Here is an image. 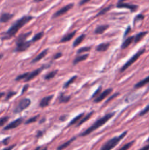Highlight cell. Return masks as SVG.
I'll return each instance as SVG.
<instances>
[{
  "mask_svg": "<svg viewBox=\"0 0 149 150\" xmlns=\"http://www.w3.org/2000/svg\"><path fill=\"white\" fill-rule=\"evenodd\" d=\"M139 150H149V144H148V145H146V146H145V147H142V148L140 149H139Z\"/></svg>",
  "mask_w": 149,
  "mask_h": 150,
  "instance_id": "43",
  "label": "cell"
},
{
  "mask_svg": "<svg viewBox=\"0 0 149 150\" xmlns=\"http://www.w3.org/2000/svg\"><path fill=\"white\" fill-rule=\"evenodd\" d=\"M147 34H148V32H140L139 34H138L136 36H135L134 42H135V43L140 42V41H141L142 39H143V37H144Z\"/></svg>",
  "mask_w": 149,
  "mask_h": 150,
  "instance_id": "24",
  "label": "cell"
},
{
  "mask_svg": "<svg viewBox=\"0 0 149 150\" xmlns=\"http://www.w3.org/2000/svg\"><path fill=\"white\" fill-rule=\"evenodd\" d=\"M57 73H58L57 70H53V71H51V72H50V73H48V74L45 76V80L51 79V78H54L55 76H56V75L57 74Z\"/></svg>",
  "mask_w": 149,
  "mask_h": 150,
  "instance_id": "27",
  "label": "cell"
},
{
  "mask_svg": "<svg viewBox=\"0 0 149 150\" xmlns=\"http://www.w3.org/2000/svg\"><path fill=\"white\" fill-rule=\"evenodd\" d=\"M149 83V76H148L147 78H144V79H143L142 81H140V82H138V84H135V88H137V89H138V88H141L143 87V86H144L146 84H148Z\"/></svg>",
  "mask_w": 149,
  "mask_h": 150,
  "instance_id": "21",
  "label": "cell"
},
{
  "mask_svg": "<svg viewBox=\"0 0 149 150\" xmlns=\"http://www.w3.org/2000/svg\"><path fill=\"white\" fill-rule=\"evenodd\" d=\"M118 8H127L129 9L131 12H135L138 8V6L135 5H131V4L124 3V2H118L116 5Z\"/></svg>",
  "mask_w": 149,
  "mask_h": 150,
  "instance_id": "8",
  "label": "cell"
},
{
  "mask_svg": "<svg viewBox=\"0 0 149 150\" xmlns=\"http://www.w3.org/2000/svg\"><path fill=\"white\" fill-rule=\"evenodd\" d=\"M53 95H50V96H46V97H43V98L41 100L40 103V106L41 108H45L47 107L50 104V102L51 101L52 98H53Z\"/></svg>",
  "mask_w": 149,
  "mask_h": 150,
  "instance_id": "12",
  "label": "cell"
},
{
  "mask_svg": "<svg viewBox=\"0 0 149 150\" xmlns=\"http://www.w3.org/2000/svg\"><path fill=\"white\" fill-rule=\"evenodd\" d=\"M67 118V115H64V116H61V117H60V120H61V121H64V120H66Z\"/></svg>",
  "mask_w": 149,
  "mask_h": 150,
  "instance_id": "44",
  "label": "cell"
},
{
  "mask_svg": "<svg viewBox=\"0 0 149 150\" xmlns=\"http://www.w3.org/2000/svg\"><path fill=\"white\" fill-rule=\"evenodd\" d=\"M70 96H66L64 95V94L61 93L59 97V101L60 103H67L70 100Z\"/></svg>",
  "mask_w": 149,
  "mask_h": 150,
  "instance_id": "23",
  "label": "cell"
},
{
  "mask_svg": "<svg viewBox=\"0 0 149 150\" xmlns=\"http://www.w3.org/2000/svg\"><path fill=\"white\" fill-rule=\"evenodd\" d=\"M48 49H45V50H44L43 51L41 52L40 54L37 55V57H36L34 59L32 60V63H36L37 62V61H40L41 59H43L47 54H48Z\"/></svg>",
  "mask_w": 149,
  "mask_h": 150,
  "instance_id": "13",
  "label": "cell"
},
{
  "mask_svg": "<svg viewBox=\"0 0 149 150\" xmlns=\"http://www.w3.org/2000/svg\"><path fill=\"white\" fill-rule=\"evenodd\" d=\"M35 150H47V148H46V147H45V149H42V147H37V148L35 149Z\"/></svg>",
  "mask_w": 149,
  "mask_h": 150,
  "instance_id": "47",
  "label": "cell"
},
{
  "mask_svg": "<svg viewBox=\"0 0 149 150\" xmlns=\"http://www.w3.org/2000/svg\"><path fill=\"white\" fill-rule=\"evenodd\" d=\"M9 140H10V138H7V139H6L5 141H4L3 143L5 144H8V141H9Z\"/></svg>",
  "mask_w": 149,
  "mask_h": 150,
  "instance_id": "46",
  "label": "cell"
},
{
  "mask_svg": "<svg viewBox=\"0 0 149 150\" xmlns=\"http://www.w3.org/2000/svg\"><path fill=\"white\" fill-rule=\"evenodd\" d=\"M145 51H146L145 49H141V50H140L139 51L137 52V53L134 55L133 57H131V58L129 59V60H128V61H127V62L123 65V66L121 68V70H120L121 72V73L122 72H124V71H125L127 68H129V67L131 66L132 64H133V63H135V61H136L137 60L140 58V57L143 53H144Z\"/></svg>",
  "mask_w": 149,
  "mask_h": 150,
  "instance_id": "5",
  "label": "cell"
},
{
  "mask_svg": "<svg viewBox=\"0 0 149 150\" xmlns=\"http://www.w3.org/2000/svg\"><path fill=\"white\" fill-rule=\"evenodd\" d=\"M76 31L65 34V35H64V37L61 38V43H66V42H68V41H71V40H72V39L74 37V36L76 35Z\"/></svg>",
  "mask_w": 149,
  "mask_h": 150,
  "instance_id": "14",
  "label": "cell"
},
{
  "mask_svg": "<svg viewBox=\"0 0 149 150\" xmlns=\"http://www.w3.org/2000/svg\"><path fill=\"white\" fill-rule=\"evenodd\" d=\"M109 26L108 25H101L99 26L94 31V33L96 34H101L104 33L107 29H108Z\"/></svg>",
  "mask_w": 149,
  "mask_h": 150,
  "instance_id": "16",
  "label": "cell"
},
{
  "mask_svg": "<svg viewBox=\"0 0 149 150\" xmlns=\"http://www.w3.org/2000/svg\"><path fill=\"white\" fill-rule=\"evenodd\" d=\"M127 134V131H125V132H123V133H122L121 135H120L119 136L114 137L113 138V139H110L109 141H107L106 142L105 144H104L102 146V147L99 150H112L115 146L119 144L122 139H123V138L125 137Z\"/></svg>",
  "mask_w": 149,
  "mask_h": 150,
  "instance_id": "4",
  "label": "cell"
},
{
  "mask_svg": "<svg viewBox=\"0 0 149 150\" xmlns=\"http://www.w3.org/2000/svg\"><path fill=\"white\" fill-rule=\"evenodd\" d=\"M2 55L0 54V59H2Z\"/></svg>",
  "mask_w": 149,
  "mask_h": 150,
  "instance_id": "51",
  "label": "cell"
},
{
  "mask_svg": "<svg viewBox=\"0 0 149 150\" xmlns=\"http://www.w3.org/2000/svg\"><path fill=\"white\" fill-rule=\"evenodd\" d=\"M114 114H115V112L107 114L105 115L104 116H102V117H101L100 119L97 120L91 127H89L88 129L86 130L84 132H82V133L80 134V136H88V135H89L90 133H92V132L96 130V129H98V128H99L102 125H104L110 119H111V118L114 116Z\"/></svg>",
  "mask_w": 149,
  "mask_h": 150,
  "instance_id": "2",
  "label": "cell"
},
{
  "mask_svg": "<svg viewBox=\"0 0 149 150\" xmlns=\"http://www.w3.org/2000/svg\"><path fill=\"white\" fill-rule=\"evenodd\" d=\"M113 89H107L106 90H105L104 92H102V93H100L97 97H96V98L94 99V103H99V102L102 101L105 98L107 97V96L109 95L112 92Z\"/></svg>",
  "mask_w": 149,
  "mask_h": 150,
  "instance_id": "9",
  "label": "cell"
},
{
  "mask_svg": "<svg viewBox=\"0 0 149 150\" xmlns=\"http://www.w3.org/2000/svg\"><path fill=\"white\" fill-rule=\"evenodd\" d=\"M32 32L24 33V34H21V35L18 36V37L16 40V51L18 52H22L25 51L27 50L30 47L31 41H26V40L30 36Z\"/></svg>",
  "mask_w": 149,
  "mask_h": 150,
  "instance_id": "3",
  "label": "cell"
},
{
  "mask_svg": "<svg viewBox=\"0 0 149 150\" xmlns=\"http://www.w3.org/2000/svg\"><path fill=\"white\" fill-rule=\"evenodd\" d=\"M23 120H23V118H19V119H18V120H15V121H13V122H11V123H10L9 124H7V125L5 128H4V130H8L14 129V128L18 127V126H19L20 124L23 122Z\"/></svg>",
  "mask_w": 149,
  "mask_h": 150,
  "instance_id": "11",
  "label": "cell"
},
{
  "mask_svg": "<svg viewBox=\"0 0 149 150\" xmlns=\"http://www.w3.org/2000/svg\"><path fill=\"white\" fill-rule=\"evenodd\" d=\"M15 147H16V144H13V145L10 146V147H7V148H5L4 149H2V150H12Z\"/></svg>",
  "mask_w": 149,
  "mask_h": 150,
  "instance_id": "42",
  "label": "cell"
},
{
  "mask_svg": "<svg viewBox=\"0 0 149 150\" xmlns=\"http://www.w3.org/2000/svg\"><path fill=\"white\" fill-rule=\"evenodd\" d=\"M90 50H91V47H82V48H80V49H79L78 50L77 53H78V54H80V53L89 51Z\"/></svg>",
  "mask_w": 149,
  "mask_h": 150,
  "instance_id": "31",
  "label": "cell"
},
{
  "mask_svg": "<svg viewBox=\"0 0 149 150\" xmlns=\"http://www.w3.org/2000/svg\"><path fill=\"white\" fill-rule=\"evenodd\" d=\"M43 32H40V33H37V34H36L35 36H34L33 38H32V40L31 41V42L32 43H34V42H37V41H40V39L42 38V37H43Z\"/></svg>",
  "mask_w": 149,
  "mask_h": 150,
  "instance_id": "29",
  "label": "cell"
},
{
  "mask_svg": "<svg viewBox=\"0 0 149 150\" xmlns=\"http://www.w3.org/2000/svg\"><path fill=\"white\" fill-rule=\"evenodd\" d=\"M61 56H62V53H57L56 55H55L54 57H53V59H56L60 58V57H61Z\"/></svg>",
  "mask_w": 149,
  "mask_h": 150,
  "instance_id": "39",
  "label": "cell"
},
{
  "mask_svg": "<svg viewBox=\"0 0 149 150\" xmlns=\"http://www.w3.org/2000/svg\"><path fill=\"white\" fill-rule=\"evenodd\" d=\"M134 39H135V37H134V36H131V37H128L127 39H126L125 41H123V43H122L121 49H127V47H128L129 45L131 43L133 42Z\"/></svg>",
  "mask_w": 149,
  "mask_h": 150,
  "instance_id": "17",
  "label": "cell"
},
{
  "mask_svg": "<svg viewBox=\"0 0 149 150\" xmlns=\"http://www.w3.org/2000/svg\"><path fill=\"white\" fill-rule=\"evenodd\" d=\"M13 17V14H10V13H3L2 14L1 17H0V22L2 23H6L7 21H10Z\"/></svg>",
  "mask_w": 149,
  "mask_h": 150,
  "instance_id": "15",
  "label": "cell"
},
{
  "mask_svg": "<svg viewBox=\"0 0 149 150\" xmlns=\"http://www.w3.org/2000/svg\"><path fill=\"white\" fill-rule=\"evenodd\" d=\"M134 143H135V141H131V142H129V143H127V144H124V145L123 146V147H121L120 149H119L118 150H129L130 148H131V147L134 144Z\"/></svg>",
  "mask_w": 149,
  "mask_h": 150,
  "instance_id": "28",
  "label": "cell"
},
{
  "mask_svg": "<svg viewBox=\"0 0 149 150\" xmlns=\"http://www.w3.org/2000/svg\"><path fill=\"white\" fill-rule=\"evenodd\" d=\"M29 75V73H24L22 75H19L18 77L16 78V81H21V80H25L26 77L28 76Z\"/></svg>",
  "mask_w": 149,
  "mask_h": 150,
  "instance_id": "34",
  "label": "cell"
},
{
  "mask_svg": "<svg viewBox=\"0 0 149 150\" xmlns=\"http://www.w3.org/2000/svg\"><path fill=\"white\" fill-rule=\"evenodd\" d=\"M130 30H131V29H130V27H129L128 29H127V30L126 31L125 34H124V37H126V36H127V34H129V32H130Z\"/></svg>",
  "mask_w": 149,
  "mask_h": 150,
  "instance_id": "45",
  "label": "cell"
},
{
  "mask_svg": "<svg viewBox=\"0 0 149 150\" xmlns=\"http://www.w3.org/2000/svg\"><path fill=\"white\" fill-rule=\"evenodd\" d=\"M94 114V112H90V113L88 114H87L86 116H83L81 120H80V121H79L78 122L77 127H78V126H80V125H81V124H84V123L85 122H86L87 120H89L90 118H91V116H92V114Z\"/></svg>",
  "mask_w": 149,
  "mask_h": 150,
  "instance_id": "22",
  "label": "cell"
},
{
  "mask_svg": "<svg viewBox=\"0 0 149 150\" xmlns=\"http://www.w3.org/2000/svg\"><path fill=\"white\" fill-rule=\"evenodd\" d=\"M147 141L149 142V138H148V140H147Z\"/></svg>",
  "mask_w": 149,
  "mask_h": 150,
  "instance_id": "52",
  "label": "cell"
},
{
  "mask_svg": "<svg viewBox=\"0 0 149 150\" xmlns=\"http://www.w3.org/2000/svg\"><path fill=\"white\" fill-rule=\"evenodd\" d=\"M88 57V54H84V55H81V56H78V57H76L73 61V65H77L78 63H80V61H83L84 60L86 59Z\"/></svg>",
  "mask_w": 149,
  "mask_h": 150,
  "instance_id": "20",
  "label": "cell"
},
{
  "mask_svg": "<svg viewBox=\"0 0 149 150\" xmlns=\"http://www.w3.org/2000/svg\"><path fill=\"white\" fill-rule=\"evenodd\" d=\"M39 116H40V115H37V116H34V117H32L30 118L29 120H28L27 121L25 122V124H31V123H33V122H37V120H38Z\"/></svg>",
  "mask_w": 149,
  "mask_h": 150,
  "instance_id": "33",
  "label": "cell"
},
{
  "mask_svg": "<svg viewBox=\"0 0 149 150\" xmlns=\"http://www.w3.org/2000/svg\"><path fill=\"white\" fill-rule=\"evenodd\" d=\"M32 19H33V17L31 16H25L22 17V18H21L20 19H18V21H16V22L10 26L9 30L5 33V36L2 37V39H3V40H7V39H10L11 38V37H14L16 34V33L18 32L21 28H22L23 26H25L27 23H29V21Z\"/></svg>",
  "mask_w": 149,
  "mask_h": 150,
  "instance_id": "1",
  "label": "cell"
},
{
  "mask_svg": "<svg viewBox=\"0 0 149 150\" xmlns=\"http://www.w3.org/2000/svg\"><path fill=\"white\" fill-rule=\"evenodd\" d=\"M8 120H9V117H8V116H5V117L1 118V119H0V127H2L5 123H7Z\"/></svg>",
  "mask_w": 149,
  "mask_h": 150,
  "instance_id": "36",
  "label": "cell"
},
{
  "mask_svg": "<svg viewBox=\"0 0 149 150\" xmlns=\"http://www.w3.org/2000/svg\"><path fill=\"white\" fill-rule=\"evenodd\" d=\"M28 87H29V86H28V85L25 86H24V89H23V91H22V93H24V92L26 90V89H28Z\"/></svg>",
  "mask_w": 149,
  "mask_h": 150,
  "instance_id": "48",
  "label": "cell"
},
{
  "mask_svg": "<svg viewBox=\"0 0 149 150\" xmlns=\"http://www.w3.org/2000/svg\"><path fill=\"white\" fill-rule=\"evenodd\" d=\"M34 1L35 2H42V1H43V0H34Z\"/></svg>",
  "mask_w": 149,
  "mask_h": 150,
  "instance_id": "50",
  "label": "cell"
},
{
  "mask_svg": "<svg viewBox=\"0 0 149 150\" xmlns=\"http://www.w3.org/2000/svg\"><path fill=\"white\" fill-rule=\"evenodd\" d=\"M85 34H81V35L79 36L78 37H77L76 41H75V42L73 43V47H76L78 45H80V44L84 41V40L85 39Z\"/></svg>",
  "mask_w": 149,
  "mask_h": 150,
  "instance_id": "25",
  "label": "cell"
},
{
  "mask_svg": "<svg viewBox=\"0 0 149 150\" xmlns=\"http://www.w3.org/2000/svg\"><path fill=\"white\" fill-rule=\"evenodd\" d=\"M149 112V105H148L146 107V108H144L143 110H142L141 111H140V113L139 114V116H144L145 114H148Z\"/></svg>",
  "mask_w": 149,
  "mask_h": 150,
  "instance_id": "35",
  "label": "cell"
},
{
  "mask_svg": "<svg viewBox=\"0 0 149 150\" xmlns=\"http://www.w3.org/2000/svg\"><path fill=\"white\" fill-rule=\"evenodd\" d=\"M84 116V114H79L78 116H76V117L74 118L73 120H72V121H71L70 122H69V124H68V126H72V125H73V124H76V123H78L79 121H80V120H81L82 117H83V116Z\"/></svg>",
  "mask_w": 149,
  "mask_h": 150,
  "instance_id": "26",
  "label": "cell"
},
{
  "mask_svg": "<svg viewBox=\"0 0 149 150\" xmlns=\"http://www.w3.org/2000/svg\"><path fill=\"white\" fill-rule=\"evenodd\" d=\"M31 100L28 98H24L19 101L16 108H15V113H20V112L23 111L24 110L27 108L30 105Z\"/></svg>",
  "mask_w": 149,
  "mask_h": 150,
  "instance_id": "6",
  "label": "cell"
},
{
  "mask_svg": "<svg viewBox=\"0 0 149 150\" xmlns=\"http://www.w3.org/2000/svg\"><path fill=\"white\" fill-rule=\"evenodd\" d=\"M143 18H144V16H143V15H138V16H137L136 18H135V21H136L138 19H143Z\"/></svg>",
  "mask_w": 149,
  "mask_h": 150,
  "instance_id": "41",
  "label": "cell"
},
{
  "mask_svg": "<svg viewBox=\"0 0 149 150\" xmlns=\"http://www.w3.org/2000/svg\"><path fill=\"white\" fill-rule=\"evenodd\" d=\"M16 94V92H10L9 93L7 94V97H6V100H9V99L11 97H13V96H14Z\"/></svg>",
  "mask_w": 149,
  "mask_h": 150,
  "instance_id": "38",
  "label": "cell"
},
{
  "mask_svg": "<svg viewBox=\"0 0 149 150\" xmlns=\"http://www.w3.org/2000/svg\"><path fill=\"white\" fill-rule=\"evenodd\" d=\"M89 1H91V0H81L80 2V3H79V5H85L86 3H87V2H88Z\"/></svg>",
  "mask_w": 149,
  "mask_h": 150,
  "instance_id": "40",
  "label": "cell"
},
{
  "mask_svg": "<svg viewBox=\"0 0 149 150\" xmlns=\"http://www.w3.org/2000/svg\"><path fill=\"white\" fill-rule=\"evenodd\" d=\"M4 95H5V93H3V92H0V98Z\"/></svg>",
  "mask_w": 149,
  "mask_h": 150,
  "instance_id": "49",
  "label": "cell"
},
{
  "mask_svg": "<svg viewBox=\"0 0 149 150\" xmlns=\"http://www.w3.org/2000/svg\"><path fill=\"white\" fill-rule=\"evenodd\" d=\"M72 7H73V4H69V5H66L64 7L60 9L59 10H58L56 13H55L53 16V18H57V17H59L61 16H62V15H64L65 13H67L69 10H70Z\"/></svg>",
  "mask_w": 149,
  "mask_h": 150,
  "instance_id": "7",
  "label": "cell"
},
{
  "mask_svg": "<svg viewBox=\"0 0 149 150\" xmlns=\"http://www.w3.org/2000/svg\"><path fill=\"white\" fill-rule=\"evenodd\" d=\"M101 90H102V87H99V89H98L97 90H96V92H94V94L93 95H92V98H94V97H97L99 94H100V92H101Z\"/></svg>",
  "mask_w": 149,
  "mask_h": 150,
  "instance_id": "37",
  "label": "cell"
},
{
  "mask_svg": "<svg viewBox=\"0 0 149 150\" xmlns=\"http://www.w3.org/2000/svg\"><path fill=\"white\" fill-rule=\"evenodd\" d=\"M77 78H78V76H73V77L71 78L70 79H69V81H67V82L65 84H64V88H67L69 85H71V84H72V83L74 82V81H75L76 79H77Z\"/></svg>",
  "mask_w": 149,
  "mask_h": 150,
  "instance_id": "32",
  "label": "cell"
},
{
  "mask_svg": "<svg viewBox=\"0 0 149 150\" xmlns=\"http://www.w3.org/2000/svg\"><path fill=\"white\" fill-rule=\"evenodd\" d=\"M112 7H113V6H112V5H111V6H108V7H105V8L102 9V10L101 11H100L99 13H98L97 16H102V15L105 14V13H107V12L109 11V10H111V9L112 8Z\"/></svg>",
  "mask_w": 149,
  "mask_h": 150,
  "instance_id": "30",
  "label": "cell"
},
{
  "mask_svg": "<svg viewBox=\"0 0 149 150\" xmlns=\"http://www.w3.org/2000/svg\"><path fill=\"white\" fill-rule=\"evenodd\" d=\"M109 46H110L109 43L99 44V45L96 48V51H99V52L106 51L108 49Z\"/></svg>",
  "mask_w": 149,
  "mask_h": 150,
  "instance_id": "18",
  "label": "cell"
},
{
  "mask_svg": "<svg viewBox=\"0 0 149 150\" xmlns=\"http://www.w3.org/2000/svg\"><path fill=\"white\" fill-rule=\"evenodd\" d=\"M76 137L72 138V139H71L70 140H69V141H68L65 142L64 144H61V145H60L59 147H58L57 150H63V149H66L67 147H69V146L70 145V144H72V142H73L74 141L76 140Z\"/></svg>",
  "mask_w": 149,
  "mask_h": 150,
  "instance_id": "19",
  "label": "cell"
},
{
  "mask_svg": "<svg viewBox=\"0 0 149 150\" xmlns=\"http://www.w3.org/2000/svg\"><path fill=\"white\" fill-rule=\"evenodd\" d=\"M44 68H45V67H42V68H38V69L32 71V72H31V73H29V75H28L27 77L25 78L24 81H30L31 80L34 79V78L37 77V76H38L41 72H42Z\"/></svg>",
  "mask_w": 149,
  "mask_h": 150,
  "instance_id": "10",
  "label": "cell"
}]
</instances>
